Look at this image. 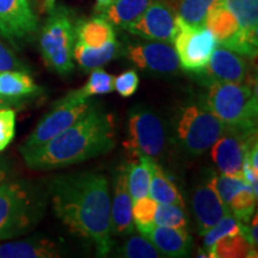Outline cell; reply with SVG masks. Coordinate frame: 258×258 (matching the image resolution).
I'll list each match as a JSON object with an SVG mask.
<instances>
[{
	"mask_svg": "<svg viewBox=\"0 0 258 258\" xmlns=\"http://www.w3.org/2000/svg\"><path fill=\"white\" fill-rule=\"evenodd\" d=\"M205 106L227 127L256 129L258 102L252 82L212 83Z\"/></svg>",
	"mask_w": 258,
	"mask_h": 258,
	"instance_id": "277c9868",
	"label": "cell"
},
{
	"mask_svg": "<svg viewBox=\"0 0 258 258\" xmlns=\"http://www.w3.org/2000/svg\"><path fill=\"white\" fill-rule=\"evenodd\" d=\"M128 137L123 146L133 156L161 159L167 152L169 135L161 117L148 109H135L128 117Z\"/></svg>",
	"mask_w": 258,
	"mask_h": 258,
	"instance_id": "52a82bcc",
	"label": "cell"
},
{
	"mask_svg": "<svg viewBox=\"0 0 258 258\" xmlns=\"http://www.w3.org/2000/svg\"><path fill=\"white\" fill-rule=\"evenodd\" d=\"M139 84H140V80L135 70H127L114 78V90H116L120 96L128 98L137 92Z\"/></svg>",
	"mask_w": 258,
	"mask_h": 258,
	"instance_id": "8d00e7d4",
	"label": "cell"
},
{
	"mask_svg": "<svg viewBox=\"0 0 258 258\" xmlns=\"http://www.w3.org/2000/svg\"><path fill=\"white\" fill-rule=\"evenodd\" d=\"M112 91H114V77L98 67L91 71L88 82L82 89L74 90L69 93L79 101H88L90 97L106 95Z\"/></svg>",
	"mask_w": 258,
	"mask_h": 258,
	"instance_id": "f1b7e54d",
	"label": "cell"
},
{
	"mask_svg": "<svg viewBox=\"0 0 258 258\" xmlns=\"http://www.w3.org/2000/svg\"><path fill=\"white\" fill-rule=\"evenodd\" d=\"M205 27L214 35L220 46H224L239 31L237 18L226 8L224 2L209 10L205 19Z\"/></svg>",
	"mask_w": 258,
	"mask_h": 258,
	"instance_id": "603a6c76",
	"label": "cell"
},
{
	"mask_svg": "<svg viewBox=\"0 0 258 258\" xmlns=\"http://www.w3.org/2000/svg\"><path fill=\"white\" fill-rule=\"evenodd\" d=\"M21 105V99H9L0 97V109L14 108V106Z\"/></svg>",
	"mask_w": 258,
	"mask_h": 258,
	"instance_id": "ab89813d",
	"label": "cell"
},
{
	"mask_svg": "<svg viewBox=\"0 0 258 258\" xmlns=\"http://www.w3.org/2000/svg\"><path fill=\"white\" fill-rule=\"evenodd\" d=\"M91 108L92 104L89 101H79L67 93L54 103L51 110L42 117L21 148L37 147L47 143L64 129L71 127Z\"/></svg>",
	"mask_w": 258,
	"mask_h": 258,
	"instance_id": "9c48e42d",
	"label": "cell"
},
{
	"mask_svg": "<svg viewBox=\"0 0 258 258\" xmlns=\"http://www.w3.org/2000/svg\"><path fill=\"white\" fill-rule=\"evenodd\" d=\"M172 43L178 56L179 66L186 72L199 74L207 66L218 41L207 28L195 27L176 16V31Z\"/></svg>",
	"mask_w": 258,
	"mask_h": 258,
	"instance_id": "ba28073f",
	"label": "cell"
},
{
	"mask_svg": "<svg viewBox=\"0 0 258 258\" xmlns=\"http://www.w3.org/2000/svg\"><path fill=\"white\" fill-rule=\"evenodd\" d=\"M257 143L256 129L227 127L212 148V159L221 173L243 176V163L247 151ZM244 177V176H243Z\"/></svg>",
	"mask_w": 258,
	"mask_h": 258,
	"instance_id": "30bf717a",
	"label": "cell"
},
{
	"mask_svg": "<svg viewBox=\"0 0 258 258\" xmlns=\"http://www.w3.org/2000/svg\"><path fill=\"white\" fill-rule=\"evenodd\" d=\"M116 0H96L95 10L97 14L101 15L105 9H108L111 4H114Z\"/></svg>",
	"mask_w": 258,
	"mask_h": 258,
	"instance_id": "60d3db41",
	"label": "cell"
},
{
	"mask_svg": "<svg viewBox=\"0 0 258 258\" xmlns=\"http://www.w3.org/2000/svg\"><path fill=\"white\" fill-rule=\"evenodd\" d=\"M241 231V222L230 212L221 218L212 228L203 233V246L208 253V250L222 237L230 234H235Z\"/></svg>",
	"mask_w": 258,
	"mask_h": 258,
	"instance_id": "1f68e13d",
	"label": "cell"
},
{
	"mask_svg": "<svg viewBox=\"0 0 258 258\" xmlns=\"http://www.w3.org/2000/svg\"><path fill=\"white\" fill-rule=\"evenodd\" d=\"M157 207L158 202L154 201L152 198H147V196L133 201V207H132L133 222L141 234L146 235L152 230Z\"/></svg>",
	"mask_w": 258,
	"mask_h": 258,
	"instance_id": "f546056e",
	"label": "cell"
},
{
	"mask_svg": "<svg viewBox=\"0 0 258 258\" xmlns=\"http://www.w3.org/2000/svg\"><path fill=\"white\" fill-rule=\"evenodd\" d=\"M25 64L0 42V73L5 71H25Z\"/></svg>",
	"mask_w": 258,
	"mask_h": 258,
	"instance_id": "74e56055",
	"label": "cell"
},
{
	"mask_svg": "<svg viewBox=\"0 0 258 258\" xmlns=\"http://www.w3.org/2000/svg\"><path fill=\"white\" fill-rule=\"evenodd\" d=\"M256 247L250 244L246 237L238 232L222 237L208 250V257L212 258H243L257 257Z\"/></svg>",
	"mask_w": 258,
	"mask_h": 258,
	"instance_id": "484cf974",
	"label": "cell"
},
{
	"mask_svg": "<svg viewBox=\"0 0 258 258\" xmlns=\"http://www.w3.org/2000/svg\"><path fill=\"white\" fill-rule=\"evenodd\" d=\"M38 19L30 0H0V36L14 44L36 34Z\"/></svg>",
	"mask_w": 258,
	"mask_h": 258,
	"instance_id": "7c38bea8",
	"label": "cell"
},
{
	"mask_svg": "<svg viewBox=\"0 0 258 258\" xmlns=\"http://www.w3.org/2000/svg\"><path fill=\"white\" fill-rule=\"evenodd\" d=\"M115 146V124L111 114L91 108L78 121L32 148H19L31 170L49 171L83 163L105 154Z\"/></svg>",
	"mask_w": 258,
	"mask_h": 258,
	"instance_id": "7a4b0ae2",
	"label": "cell"
},
{
	"mask_svg": "<svg viewBox=\"0 0 258 258\" xmlns=\"http://www.w3.org/2000/svg\"><path fill=\"white\" fill-rule=\"evenodd\" d=\"M48 190L56 217L71 233L92 241L98 256L110 252L111 202L106 177L96 172L56 176Z\"/></svg>",
	"mask_w": 258,
	"mask_h": 258,
	"instance_id": "6da1fadb",
	"label": "cell"
},
{
	"mask_svg": "<svg viewBox=\"0 0 258 258\" xmlns=\"http://www.w3.org/2000/svg\"><path fill=\"white\" fill-rule=\"evenodd\" d=\"M42 196L25 182L0 184V240L27 233L43 215Z\"/></svg>",
	"mask_w": 258,
	"mask_h": 258,
	"instance_id": "3957f363",
	"label": "cell"
},
{
	"mask_svg": "<svg viewBox=\"0 0 258 258\" xmlns=\"http://www.w3.org/2000/svg\"><path fill=\"white\" fill-rule=\"evenodd\" d=\"M76 36L80 43L93 48L103 47L116 40L114 27L103 17L79 21L76 24Z\"/></svg>",
	"mask_w": 258,
	"mask_h": 258,
	"instance_id": "7402d4cb",
	"label": "cell"
},
{
	"mask_svg": "<svg viewBox=\"0 0 258 258\" xmlns=\"http://www.w3.org/2000/svg\"><path fill=\"white\" fill-rule=\"evenodd\" d=\"M124 29L146 40L172 43L176 31V15L164 0H152L143 15Z\"/></svg>",
	"mask_w": 258,
	"mask_h": 258,
	"instance_id": "4fadbf2b",
	"label": "cell"
},
{
	"mask_svg": "<svg viewBox=\"0 0 258 258\" xmlns=\"http://www.w3.org/2000/svg\"><path fill=\"white\" fill-rule=\"evenodd\" d=\"M124 48L118 41H111L105 46L99 48L88 47L77 41L73 48V59L84 71H92L98 67L104 66L105 63L117 59L123 55Z\"/></svg>",
	"mask_w": 258,
	"mask_h": 258,
	"instance_id": "ffe728a7",
	"label": "cell"
},
{
	"mask_svg": "<svg viewBox=\"0 0 258 258\" xmlns=\"http://www.w3.org/2000/svg\"><path fill=\"white\" fill-rule=\"evenodd\" d=\"M227 125L205 105H186L176 116L173 133L177 144L191 156H201L225 133Z\"/></svg>",
	"mask_w": 258,
	"mask_h": 258,
	"instance_id": "8992f818",
	"label": "cell"
},
{
	"mask_svg": "<svg viewBox=\"0 0 258 258\" xmlns=\"http://www.w3.org/2000/svg\"><path fill=\"white\" fill-rule=\"evenodd\" d=\"M44 5H46V8L48 10H50L51 8H54V6H55V0H46Z\"/></svg>",
	"mask_w": 258,
	"mask_h": 258,
	"instance_id": "b9f144b4",
	"label": "cell"
},
{
	"mask_svg": "<svg viewBox=\"0 0 258 258\" xmlns=\"http://www.w3.org/2000/svg\"><path fill=\"white\" fill-rule=\"evenodd\" d=\"M16 134V110L14 108L0 109V152L12 143Z\"/></svg>",
	"mask_w": 258,
	"mask_h": 258,
	"instance_id": "d590c367",
	"label": "cell"
},
{
	"mask_svg": "<svg viewBox=\"0 0 258 258\" xmlns=\"http://www.w3.org/2000/svg\"><path fill=\"white\" fill-rule=\"evenodd\" d=\"M41 91L42 89L25 71H5L0 73V97L22 99Z\"/></svg>",
	"mask_w": 258,
	"mask_h": 258,
	"instance_id": "cb8c5ba5",
	"label": "cell"
},
{
	"mask_svg": "<svg viewBox=\"0 0 258 258\" xmlns=\"http://www.w3.org/2000/svg\"><path fill=\"white\" fill-rule=\"evenodd\" d=\"M152 0H116L101 14L109 23L115 27L125 28L140 17Z\"/></svg>",
	"mask_w": 258,
	"mask_h": 258,
	"instance_id": "d4e9b609",
	"label": "cell"
},
{
	"mask_svg": "<svg viewBox=\"0 0 258 258\" xmlns=\"http://www.w3.org/2000/svg\"><path fill=\"white\" fill-rule=\"evenodd\" d=\"M40 36V50L51 71L67 76L74 69L73 48L76 44V23L69 9L51 8Z\"/></svg>",
	"mask_w": 258,
	"mask_h": 258,
	"instance_id": "5b68a950",
	"label": "cell"
},
{
	"mask_svg": "<svg viewBox=\"0 0 258 258\" xmlns=\"http://www.w3.org/2000/svg\"><path fill=\"white\" fill-rule=\"evenodd\" d=\"M133 200L127 184V165L117 167L114 184V199L110 205L111 233L114 235L132 234L134 231L133 222Z\"/></svg>",
	"mask_w": 258,
	"mask_h": 258,
	"instance_id": "e0dca14e",
	"label": "cell"
},
{
	"mask_svg": "<svg viewBox=\"0 0 258 258\" xmlns=\"http://www.w3.org/2000/svg\"><path fill=\"white\" fill-rule=\"evenodd\" d=\"M154 225L186 228L188 218L184 213V208L176 205H169V203H160L154 215Z\"/></svg>",
	"mask_w": 258,
	"mask_h": 258,
	"instance_id": "836d02e7",
	"label": "cell"
},
{
	"mask_svg": "<svg viewBox=\"0 0 258 258\" xmlns=\"http://www.w3.org/2000/svg\"><path fill=\"white\" fill-rule=\"evenodd\" d=\"M138 159L127 166V184L133 201L147 196L151 184V159L144 156H138Z\"/></svg>",
	"mask_w": 258,
	"mask_h": 258,
	"instance_id": "83f0119b",
	"label": "cell"
},
{
	"mask_svg": "<svg viewBox=\"0 0 258 258\" xmlns=\"http://www.w3.org/2000/svg\"><path fill=\"white\" fill-rule=\"evenodd\" d=\"M151 198L158 203H169L185 208L184 200L182 194L173 183V180L167 176L157 160L151 159Z\"/></svg>",
	"mask_w": 258,
	"mask_h": 258,
	"instance_id": "44dd1931",
	"label": "cell"
},
{
	"mask_svg": "<svg viewBox=\"0 0 258 258\" xmlns=\"http://www.w3.org/2000/svg\"><path fill=\"white\" fill-rule=\"evenodd\" d=\"M199 74L212 83H247L250 66L240 54L220 47L213 51L207 66Z\"/></svg>",
	"mask_w": 258,
	"mask_h": 258,
	"instance_id": "9a60e30c",
	"label": "cell"
},
{
	"mask_svg": "<svg viewBox=\"0 0 258 258\" xmlns=\"http://www.w3.org/2000/svg\"><path fill=\"white\" fill-rule=\"evenodd\" d=\"M191 208L201 235L230 213V209L222 202L215 189L214 176L199 184L194 190Z\"/></svg>",
	"mask_w": 258,
	"mask_h": 258,
	"instance_id": "2e32d148",
	"label": "cell"
},
{
	"mask_svg": "<svg viewBox=\"0 0 258 258\" xmlns=\"http://www.w3.org/2000/svg\"><path fill=\"white\" fill-rule=\"evenodd\" d=\"M117 256L127 258H158L163 257L146 235H133L118 249Z\"/></svg>",
	"mask_w": 258,
	"mask_h": 258,
	"instance_id": "4dcf8cb0",
	"label": "cell"
},
{
	"mask_svg": "<svg viewBox=\"0 0 258 258\" xmlns=\"http://www.w3.org/2000/svg\"><path fill=\"white\" fill-rule=\"evenodd\" d=\"M60 246L47 238H29L0 245V258H55L61 257Z\"/></svg>",
	"mask_w": 258,
	"mask_h": 258,
	"instance_id": "d6986e66",
	"label": "cell"
},
{
	"mask_svg": "<svg viewBox=\"0 0 258 258\" xmlns=\"http://www.w3.org/2000/svg\"><path fill=\"white\" fill-rule=\"evenodd\" d=\"M185 23L203 27L208 11L224 0H164Z\"/></svg>",
	"mask_w": 258,
	"mask_h": 258,
	"instance_id": "4316f807",
	"label": "cell"
},
{
	"mask_svg": "<svg viewBox=\"0 0 258 258\" xmlns=\"http://www.w3.org/2000/svg\"><path fill=\"white\" fill-rule=\"evenodd\" d=\"M152 241L156 249L164 257H186L191 252V235L185 228L166 227V226H153L146 234Z\"/></svg>",
	"mask_w": 258,
	"mask_h": 258,
	"instance_id": "ac0fdd59",
	"label": "cell"
},
{
	"mask_svg": "<svg viewBox=\"0 0 258 258\" xmlns=\"http://www.w3.org/2000/svg\"><path fill=\"white\" fill-rule=\"evenodd\" d=\"M9 171L10 167L8 161H6L3 157H0V184L6 182V179H8L9 177Z\"/></svg>",
	"mask_w": 258,
	"mask_h": 258,
	"instance_id": "f35d334b",
	"label": "cell"
},
{
	"mask_svg": "<svg viewBox=\"0 0 258 258\" xmlns=\"http://www.w3.org/2000/svg\"><path fill=\"white\" fill-rule=\"evenodd\" d=\"M125 56L139 69L157 74H175L179 61L175 48L167 42L153 41L131 44L124 49Z\"/></svg>",
	"mask_w": 258,
	"mask_h": 258,
	"instance_id": "5bb4252c",
	"label": "cell"
},
{
	"mask_svg": "<svg viewBox=\"0 0 258 258\" xmlns=\"http://www.w3.org/2000/svg\"><path fill=\"white\" fill-rule=\"evenodd\" d=\"M237 18L239 31L224 48L249 57H256L258 47V0H224Z\"/></svg>",
	"mask_w": 258,
	"mask_h": 258,
	"instance_id": "8fae6325",
	"label": "cell"
},
{
	"mask_svg": "<svg viewBox=\"0 0 258 258\" xmlns=\"http://www.w3.org/2000/svg\"><path fill=\"white\" fill-rule=\"evenodd\" d=\"M30 2H36V0H30Z\"/></svg>",
	"mask_w": 258,
	"mask_h": 258,
	"instance_id": "7bdbcfd3",
	"label": "cell"
},
{
	"mask_svg": "<svg viewBox=\"0 0 258 258\" xmlns=\"http://www.w3.org/2000/svg\"><path fill=\"white\" fill-rule=\"evenodd\" d=\"M256 201L257 196L254 195L252 189L249 185L245 189L240 190L238 194H235L233 199L228 202L227 207L241 224H246L253 215L254 208H256Z\"/></svg>",
	"mask_w": 258,
	"mask_h": 258,
	"instance_id": "d6a6232c",
	"label": "cell"
},
{
	"mask_svg": "<svg viewBox=\"0 0 258 258\" xmlns=\"http://www.w3.org/2000/svg\"><path fill=\"white\" fill-rule=\"evenodd\" d=\"M214 184L219 196L226 206L233 199L235 194L249 186L243 176H232L226 173H221L219 177L214 176Z\"/></svg>",
	"mask_w": 258,
	"mask_h": 258,
	"instance_id": "e575fe53",
	"label": "cell"
}]
</instances>
